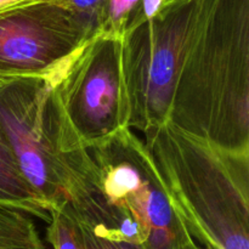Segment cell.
I'll return each mask as SVG.
<instances>
[{
	"label": "cell",
	"instance_id": "cell-8",
	"mask_svg": "<svg viewBox=\"0 0 249 249\" xmlns=\"http://www.w3.org/2000/svg\"><path fill=\"white\" fill-rule=\"evenodd\" d=\"M0 202L17 207L34 218L50 220V212L19 172L0 131Z\"/></svg>",
	"mask_w": 249,
	"mask_h": 249
},
{
	"label": "cell",
	"instance_id": "cell-14",
	"mask_svg": "<svg viewBox=\"0 0 249 249\" xmlns=\"http://www.w3.org/2000/svg\"><path fill=\"white\" fill-rule=\"evenodd\" d=\"M80 225H82V224H80ZM82 229L85 236V241H87L88 249H142L141 247H139V246L130 245V243L117 242V241L99 237V236L90 232V231L88 230V229H85L83 225Z\"/></svg>",
	"mask_w": 249,
	"mask_h": 249
},
{
	"label": "cell",
	"instance_id": "cell-15",
	"mask_svg": "<svg viewBox=\"0 0 249 249\" xmlns=\"http://www.w3.org/2000/svg\"><path fill=\"white\" fill-rule=\"evenodd\" d=\"M36 1H40V0H0V12ZM61 1H63V0H61Z\"/></svg>",
	"mask_w": 249,
	"mask_h": 249
},
{
	"label": "cell",
	"instance_id": "cell-5",
	"mask_svg": "<svg viewBox=\"0 0 249 249\" xmlns=\"http://www.w3.org/2000/svg\"><path fill=\"white\" fill-rule=\"evenodd\" d=\"M201 0H167L160 11L122 38V72L129 128L146 130L168 122L182 50Z\"/></svg>",
	"mask_w": 249,
	"mask_h": 249
},
{
	"label": "cell",
	"instance_id": "cell-12",
	"mask_svg": "<svg viewBox=\"0 0 249 249\" xmlns=\"http://www.w3.org/2000/svg\"><path fill=\"white\" fill-rule=\"evenodd\" d=\"M65 4L82 17L97 33L105 0H63Z\"/></svg>",
	"mask_w": 249,
	"mask_h": 249
},
{
	"label": "cell",
	"instance_id": "cell-1",
	"mask_svg": "<svg viewBox=\"0 0 249 249\" xmlns=\"http://www.w3.org/2000/svg\"><path fill=\"white\" fill-rule=\"evenodd\" d=\"M168 122L219 150L249 155V0H201Z\"/></svg>",
	"mask_w": 249,
	"mask_h": 249
},
{
	"label": "cell",
	"instance_id": "cell-6",
	"mask_svg": "<svg viewBox=\"0 0 249 249\" xmlns=\"http://www.w3.org/2000/svg\"><path fill=\"white\" fill-rule=\"evenodd\" d=\"M61 107L85 148L129 128L122 72V39L96 33L63 62L57 82Z\"/></svg>",
	"mask_w": 249,
	"mask_h": 249
},
{
	"label": "cell",
	"instance_id": "cell-9",
	"mask_svg": "<svg viewBox=\"0 0 249 249\" xmlns=\"http://www.w3.org/2000/svg\"><path fill=\"white\" fill-rule=\"evenodd\" d=\"M33 218L17 207L0 203V249H46Z\"/></svg>",
	"mask_w": 249,
	"mask_h": 249
},
{
	"label": "cell",
	"instance_id": "cell-10",
	"mask_svg": "<svg viewBox=\"0 0 249 249\" xmlns=\"http://www.w3.org/2000/svg\"><path fill=\"white\" fill-rule=\"evenodd\" d=\"M46 240L53 249H88L82 225L68 203L50 212Z\"/></svg>",
	"mask_w": 249,
	"mask_h": 249
},
{
	"label": "cell",
	"instance_id": "cell-11",
	"mask_svg": "<svg viewBox=\"0 0 249 249\" xmlns=\"http://www.w3.org/2000/svg\"><path fill=\"white\" fill-rule=\"evenodd\" d=\"M140 0H105L97 33L123 38Z\"/></svg>",
	"mask_w": 249,
	"mask_h": 249
},
{
	"label": "cell",
	"instance_id": "cell-7",
	"mask_svg": "<svg viewBox=\"0 0 249 249\" xmlns=\"http://www.w3.org/2000/svg\"><path fill=\"white\" fill-rule=\"evenodd\" d=\"M95 34L61 0L0 12V78L45 74Z\"/></svg>",
	"mask_w": 249,
	"mask_h": 249
},
{
	"label": "cell",
	"instance_id": "cell-13",
	"mask_svg": "<svg viewBox=\"0 0 249 249\" xmlns=\"http://www.w3.org/2000/svg\"><path fill=\"white\" fill-rule=\"evenodd\" d=\"M165 1L167 0H140V4H139L138 9H136L135 14L133 15V17L129 21L125 32L134 29L135 27L142 24L143 22L152 18L160 11V7L163 6Z\"/></svg>",
	"mask_w": 249,
	"mask_h": 249
},
{
	"label": "cell",
	"instance_id": "cell-4",
	"mask_svg": "<svg viewBox=\"0 0 249 249\" xmlns=\"http://www.w3.org/2000/svg\"><path fill=\"white\" fill-rule=\"evenodd\" d=\"M63 62L45 74L0 78V131L21 174L49 212L67 203L75 173L89 155L58 100Z\"/></svg>",
	"mask_w": 249,
	"mask_h": 249
},
{
	"label": "cell",
	"instance_id": "cell-2",
	"mask_svg": "<svg viewBox=\"0 0 249 249\" xmlns=\"http://www.w3.org/2000/svg\"><path fill=\"white\" fill-rule=\"evenodd\" d=\"M67 203L99 237L142 249L198 246L170 204L145 143L130 128L89 148Z\"/></svg>",
	"mask_w": 249,
	"mask_h": 249
},
{
	"label": "cell",
	"instance_id": "cell-3",
	"mask_svg": "<svg viewBox=\"0 0 249 249\" xmlns=\"http://www.w3.org/2000/svg\"><path fill=\"white\" fill-rule=\"evenodd\" d=\"M170 204L206 249H249V155L219 150L169 122L143 133Z\"/></svg>",
	"mask_w": 249,
	"mask_h": 249
},
{
	"label": "cell",
	"instance_id": "cell-16",
	"mask_svg": "<svg viewBox=\"0 0 249 249\" xmlns=\"http://www.w3.org/2000/svg\"><path fill=\"white\" fill-rule=\"evenodd\" d=\"M191 249H206V248L201 247V246H196V247H195V248H191Z\"/></svg>",
	"mask_w": 249,
	"mask_h": 249
}]
</instances>
